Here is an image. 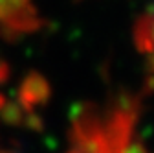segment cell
Wrapping results in <instances>:
<instances>
[{
  "instance_id": "cell-1",
  "label": "cell",
  "mask_w": 154,
  "mask_h": 153,
  "mask_svg": "<svg viewBox=\"0 0 154 153\" xmlns=\"http://www.w3.org/2000/svg\"><path fill=\"white\" fill-rule=\"evenodd\" d=\"M64 153H152L140 131V102L116 98L75 114Z\"/></svg>"
},
{
  "instance_id": "cell-2",
  "label": "cell",
  "mask_w": 154,
  "mask_h": 153,
  "mask_svg": "<svg viewBox=\"0 0 154 153\" xmlns=\"http://www.w3.org/2000/svg\"><path fill=\"white\" fill-rule=\"evenodd\" d=\"M136 44L154 65V8L147 11L136 24Z\"/></svg>"
}]
</instances>
